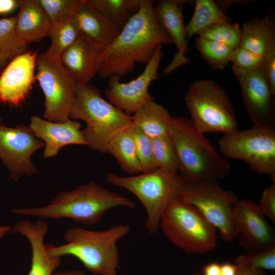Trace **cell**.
I'll use <instances>...</instances> for the list:
<instances>
[{
    "instance_id": "cell-3",
    "label": "cell",
    "mask_w": 275,
    "mask_h": 275,
    "mask_svg": "<svg viewBox=\"0 0 275 275\" xmlns=\"http://www.w3.org/2000/svg\"><path fill=\"white\" fill-rule=\"evenodd\" d=\"M130 231L128 225L120 224L103 230H90L74 227L66 230L65 243L46 244L51 257H73L96 275H118L120 257L117 243Z\"/></svg>"
},
{
    "instance_id": "cell-35",
    "label": "cell",
    "mask_w": 275,
    "mask_h": 275,
    "mask_svg": "<svg viewBox=\"0 0 275 275\" xmlns=\"http://www.w3.org/2000/svg\"><path fill=\"white\" fill-rule=\"evenodd\" d=\"M263 58L238 46L233 50L231 62L233 67L245 71H252L260 69Z\"/></svg>"
},
{
    "instance_id": "cell-33",
    "label": "cell",
    "mask_w": 275,
    "mask_h": 275,
    "mask_svg": "<svg viewBox=\"0 0 275 275\" xmlns=\"http://www.w3.org/2000/svg\"><path fill=\"white\" fill-rule=\"evenodd\" d=\"M51 25L63 23L72 18L81 0H38Z\"/></svg>"
},
{
    "instance_id": "cell-8",
    "label": "cell",
    "mask_w": 275,
    "mask_h": 275,
    "mask_svg": "<svg viewBox=\"0 0 275 275\" xmlns=\"http://www.w3.org/2000/svg\"><path fill=\"white\" fill-rule=\"evenodd\" d=\"M159 228L171 242L187 253L208 252L217 243V229L195 207L180 200L167 207Z\"/></svg>"
},
{
    "instance_id": "cell-45",
    "label": "cell",
    "mask_w": 275,
    "mask_h": 275,
    "mask_svg": "<svg viewBox=\"0 0 275 275\" xmlns=\"http://www.w3.org/2000/svg\"><path fill=\"white\" fill-rule=\"evenodd\" d=\"M9 60L8 58L0 51V69L7 63Z\"/></svg>"
},
{
    "instance_id": "cell-11",
    "label": "cell",
    "mask_w": 275,
    "mask_h": 275,
    "mask_svg": "<svg viewBox=\"0 0 275 275\" xmlns=\"http://www.w3.org/2000/svg\"><path fill=\"white\" fill-rule=\"evenodd\" d=\"M180 200L195 207L219 231L224 241L237 237L232 215L239 199L234 193L223 189L218 181L187 183Z\"/></svg>"
},
{
    "instance_id": "cell-42",
    "label": "cell",
    "mask_w": 275,
    "mask_h": 275,
    "mask_svg": "<svg viewBox=\"0 0 275 275\" xmlns=\"http://www.w3.org/2000/svg\"><path fill=\"white\" fill-rule=\"evenodd\" d=\"M237 267L235 264L225 263L221 264V275H236Z\"/></svg>"
},
{
    "instance_id": "cell-6",
    "label": "cell",
    "mask_w": 275,
    "mask_h": 275,
    "mask_svg": "<svg viewBox=\"0 0 275 275\" xmlns=\"http://www.w3.org/2000/svg\"><path fill=\"white\" fill-rule=\"evenodd\" d=\"M110 184L133 194L142 204L146 212L145 227L150 234L159 228L161 217L167 207L180 200L187 185L179 173L160 169L131 176L107 174Z\"/></svg>"
},
{
    "instance_id": "cell-15",
    "label": "cell",
    "mask_w": 275,
    "mask_h": 275,
    "mask_svg": "<svg viewBox=\"0 0 275 275\" xmlns=\"http://www.w3.org/2000/svg\"><path fill=\"white\" fill-rule=\"evenodd\" d=\"M241 87L244 105L254 126L274 128L273 97L261 71H245L232 66Z\"/></svg>"
},
{
    "instance_id": "cell-13",
    "label": "cell",
    "mask_w": 275,
    "mask_h": 275,
    "mask_svg": "<svg viewBox=\"0 0 275 275\" xmlns=\"http://www.w3.org/2000/svg\"><path fill=\"white\" fill-rule=\"evenodd\" d=\"M162 56V45H160L146 65L143 72L128 82H120L121 78L116 76L109 77L105 91L108 102L130 116L146 103L154 100L148 88L150 84L157 78Z\"/></svg>"
},
{
    "instance_id": "cell-7",
    "label": "cell",
    "mask_w": 275,
    "mask_h": 275,
    "mask_svg": "<svg viewBox=\"0 0 275 275\" xmlns=\"http://www.w3.org/2000/svg\"><path fill=\"white\" fill-rule=\"evenodd\" d=\"M191 121L198 131L229 134L238 129L235 112L225 90L211 79L194 82L184 97Z\"/></svg>"
},
{
    "instance_id": "cell-12",
    "label": "cell",
    "mask_w": 275,
    "mask_h": 275,
    "mask_svg": "<svg viewBox=\"0 0 275 275\" xmlns=\"http://www.w3.org/2000/svg\"><path fill=\"white\" fill-rule=\"evenodd\" d=\"M44 146V143L24 124L15 127L0 124V158L14 181H18L22 176H31L37 172L31 157Z\"/></svg>"
},
{
    "instance_id": "cell-38",
    "label": "cell",
    "mask_w": 275,
    "mask_h": 275,
    "mask_svg": "<svg viewBox=\"0 0 275 275\" xmlns=\"http://www.w3.org/2000/svg\"><path fill=\"white\" fill-rule=\"evenodd\" d=\"M260 70L275 95V53L263 58Z\"/></svg>"
},
{
    "instance_id": "cell-28",
    "label": "cell",
    "mask_w": 275,
    "mask_h": 275,
    "mask_svg": "<svg viewBox=\"0 0 275 275\" xmlns=\"http://www.w3.org/2000/svg\"><path fill=\"white\" fill-rule=\"evenodd\" d=\"M47 37L51 41L46 52L60 59L62 53L80 37L74 16L63 23L51 25Z\"/></svg>"
},
{
    "instance_id": "cell-2",
    "label": "cell",
    "mask_w": 275,
    "mask_h": 275,
    "mask_svg": "<svg viewBox=\"0 0 275 275\" xmlns=\"http://www.w3.org/2000/svg\"><path fill=\"white\" fill-rule=\"evenodd\" d=\"M119 207L134 209L135 203L94 181L69 191L59 192L46 206L12 210L14 214L58 220L68 218L84 225L98 224L108 210Z\"/></svg>"
},
{
    "instance_id": "cell-27",
    "label": "cell",
    "mask_w": 275,
    "mask_h": 275,
    "mask_svg": "<svg viewBox=\"0 0 275 275\" xmlns=\"http://www.w3.org/2000/svg\"><path fill=\"white\" fill-rule=\"evenodd\" d=\"M110 21L122 29L135 14L143 0H89Z\"/></svg>"
},
{
    "instance_id": "cell-16",
    "label": "cell",
    "mask_w": 275,
    "mask_h": 275,
    "mask_svg": "<svg viewBox=\"0 0 275 275\" xmlns=\"http://www.w3.org/2000/svg\"><path fill=\"white\" fill-rule=\"evenodd\" d=\"M36 52L25 51L12 59L0 75V101L13 106L25 100L36 79Z\"/></svg>"
},
{
    "instance_id": "cell-41",
    "label": "cell",
    "mask_w": 275,
    "mask_h": 275,
    "mask_svg": "<svg viewBox=\"0 0 275 275\" xmlns=\"http://www.w3.org/2000/svg\"><path fill=\"white\" fill-rule=\"evenodd\" d=\"M203 275H221V264L212 262L207 264L203 268Z\"/></svg>"
},
{
    "instance_id": "cell-19",
    "label": "cell",
    "mask_w": 275,
    "mask_h": 275,
    "mask_svg": "<svg viewBox=\"0 0 275 275\" xmlns=\"http://www.w3.org/2000/svg\"><path fill=\"white\" fill-rule=\"evenodd\" d=\"M29 127L37 138L44 141V158L56 156L65 146H87L80 129L81 124L74 120L70 119L65 122H54L34 115L31 118Z\"/></svg>"
},
{
    "instance_id": "cell-30",
    "label": "cell",
    "mask_w": 275,
    "mask_h": 275,
    "mask_svg": "<svg viewBox=\"0 0 275 275\" xmlns=\"http://www.w3.org/2000/svg\"><path fill=\"white\" fill-rule=\"evenodd\" d=\"M28 44L17 35L15 16L0 19V51L9 60L26 51Z\"/></svg>"
},
{
    "instance_id": "cell-24",
    "label": "cell",
    "mask_w": 275,
    "mask_h": 275,
    "mask_svg": "<svg viewBox=\"0 0 275 275\" xmlns=\"http://www.w3.org/2000/svg\"><path fill=\"white\" fill-rule=\"evenodd\" d=\"M171 116L161 104L151 101L136 111L132 123L151 139L169 134L168 123Z\"/></svg>"
},
{
    "instance_id": "cell-14",
    "label": "cell",
    "mask_w": 275,
    "mask_h": 275,
    "mask_svg": "<svg viewBox=\"0 0 275 275\" xmlns=\"http://www.w3.org/2000/svg\"><path fill=\"white\" fill-rule=\"evenodd\" d=\"M232 219L239 242L248 253L275 246V231L258 205L247 200H238Z\"/></svg>"
},
{
    "instance_id": "cell-46",
    "label": "cell",
    "mask_w": 275,
    "mask_h": 275,
    "mask_svg": "<svg viewBox=\"0 0 275 275\" xmlns=\"http://www.w3.org/2000/svg\"><path fill=\"white\" fill-rule=\"evenodd\" d=\"M0 122H1V119H0Z\"/></svg>"
},
{
    "instance_id": "cell-18",
    "label": "cell",
    "mask_w": 275,
    "mask_h": 275,
    "mask_svg": "<svg viewBox=\"0 0 275 275\" xmlns=\"http://www.w3.org/2000/svg\"><path fill=\"white\" fill-rule=\"evenodd\" d=\"M187 1L162 0L154 6L156 18L170 37L177 52L163 72L169 74L181 65L188 63L185 54L188 51L186 27L184 23L183 5Z\"/></svg>"
},
{
    "instance_id": "cell-4",
    "label": "cell",
    "mask_w": 275,
    "mask_h": 275,
    "mask_svg": "<svg viewBox=\"0 0 275 275\" xmlns=\"http://www.w3.org/2000/svg\"><path fill=\"white\" fill-rule=\"evenodd\" d=\"M168 128L176 151L179 173L187 183L218 181L229 174L230 162L217 153L191 120L171 117Z\"/></svg>"
},
{
    "instance_id": "cell-25",
    "label": "cell",
    "mask_w": 275,
    "mask_h": 275,
    "mask_svg": "<svg viewBox=\"0 0 275 275\" xmlns=\"http://www.w3.org/2000/svg\"><path fill=\"white\" fill-rule=\"evenodd\" d=\"M107 153L115 158L124 172L131 174L142 173L134 141L126 130L113 137L108 145Z\"/></svg>"
},
{
    "instance_id": "cell-10",
    "label": "cell",
    "mask_w": 275,
    "mask_h": 275,
    "mask_svg": "<svg viewBox=\"0 0 275 275\" xmlns=\"http://www.w3.org/2000/svg\"><path fill=\"white\" fill-rule=\"evenodd\" d=\"M37 79L45 97L43 117L48 121L69 120L76 98L77 85L62 66L60 60L45 51L37 59Z\"/></svg>"
},
{
    "instance_id": "cell-34",
    "label": "cell",
    "mask_w": 275,
    "mask_h": 275,
    "mask_svg": "<svg viewBox=\"0 0 275 275\" xmlns=\"http://www.w3.org/2000/svg\"><path fill=\"white\" fill-rule=\"evenodd\" d=\"M126 130L132 136L142 173H149L157 169L153 152L152 139L133 124Z\"/></svg>"
},
{
    "instance_id": "cell-29",
    "label": "cell",
    "mask_w": 275,
    "mask_h": 275,
    "mask_svg": "<svg viewBox=\"0 0 275 275\" xmlns=\"http://www.w3.org/2000/svg\"><path fill=\"white\" fill-rule=\"evenodd\" d=\"M195 47L214 69L223 70L231 62L233 49L218 42L197 37Z\"/></svg>"
},
{
    "instance_id": "cell-43",
    "label": "cell",
    "mask_w": 275,
    "mask_h": 275,
    "mask_svg": "<svg viewBox=\"0 0 275 275\" xmlns=\"http://www.w3.org/2000/svg\"><path fill=\"white\" fill-rule=\"evenodd\" d=\"M53 275H88L79 270H71L65 271L54 272Z\"/></svg>"
},
{
    "instance_id": "cell-9",
    "label": "cell",
    "mask_w": 275,
    "mask_h": 275,
    "mask_svg": "<svg viewBox=\"0 0 275 275\" xmlns=\"http://www.w3.org/2000/svg\"><path fill=\"white\" fill-rule=\"evenodd\" d=\"M225 158L245 162L255 172L275 179V129L253 127L224 134L218 141Z\"/></svg>"
},
{
    "instance_id": "cell-20",
    "label": "cell",
    "mask_w": 275,
    "mask_h": 275,
    "mask_svg": "<svg viewBox=\"0 0 275 275\" xmlns=\"http://www.w3.org/2000/svg\"><path fill=\"white\" fill-rule=\"evenodd\" d=\"M48 230L47 223L41 219H21L11 227L10 233L22 235L31 245V264L28 275H53L61 264V258L51 257L47 253L44 238Z\"/></svg>"
},
{
    "instance_id": "cell-32",
    "label": "cell",
    "mask_w": 275,
    "mask_h": 275,
    "mask_svg": "<svg viewBox=\"0 0 275 275\" xmlns=\"http://www.w3.org/2000/svg\"><path fill=\"white\" fill-rule=\"evenodd\" d=\"M197 35L199 37L223 43L234 49L239 46L241 29L238 23H224L207 27Z\"/></svg>"
},
{
    "instance_id": "cell-1",
    "label": "cell",
    "mask_w": 275,
    "mask_h": 275,
    "mask_svg": "<svg viewBox=\"0 0 275 275\" xmlns=\"http://www.w3.org/2000/svg\"><path fill=\"white\" fill-rule=\"evenodd\" d=\"M172 44L156 18L153 2L143 0L138 11L101 55L98 74L102 78H121L132 71L136 63L146 65L158 46Z\"/></svg>"
},
{
    "instance_id": "cell-21",
    "label": "cell",
    "mask_w": 275,
    "mask_h": 275,
    "mask_svg": "<svg viewBox=\"0 0 275 275\" xmlns=\"http://www.w3.org/2000/svg\"><path fill=\"white\" fill-rule=\"evenodd\" d=\"M60 60L77 85L89 83L98 73L100 58L81 36L62 53Z\"/></svg>"
},
{
    "instance_id": "cell-5",
    "label": "cell",
    "mask_w": 275,
    "mask_h": 275,
    "mask_svg": "<svg viewBox=\"0 0 275 275\" xmlns=\"http://www.w3.org/2000/svg\"><path fill=\"white\" fill-rule=\"evenodd\" d=\"M70 118L86 122L81 132L87 146L102 153H107L109 143L116 134L132 124L131 116L105 100L99 89L90 83L77 85Z\"/></svg>"
},
{
    "instance_id": "cell-31",
    "label": "cell",
    "mask_w": 275,
    "mask_h": 275,
    "mask_svg": "<svg viewBox=\"0 0 275 275\" xmlns=\"http://www.w3.org/2000/svg\"><path fill=\"white\" fill-rule=\"evenodd\" d=\"M154 160L157 169L179 173L177 156L173 142L169 134L152 139Z\"/></svg>"
},
{
    "instance_id": "cell-26",
    "label": "cell",
    "mask_w": 275,
    "mask_h": 275,
    "mask_svg": "<svg viewBox=\"0 0 275 275\" xmlns=\"http://www.w3.org/2000/svg\"><path fill=\"white\" fill-rule=\"evenodd\" d=\"M231 19L213 0H197L193 15L186 27L187 40L210 26L230 23Z\"/></svg>"
},
{
    "instance_id": "cell-44",
    "label": "cell",
    "mask_w": 275,
    "mask_h": 275,
    "mask_svg": "<svg viewBox=\"0 0 275 275\" xmlns=\"http://www.w3.org/2000/svg\"><path fill=\"white\" fill-rule=\"evenodd\" d=\"M11 227L9 226H0V238L10 233Z\"/></svg>"
},
{
    "instance_id": "cell-17",
    "label": "cell",
    "mask_w": 275,
    "mask_h": 275,
    "mask_svg": "<svg viewBox=\"0 0 275 275\" xmlns=\"http://www.w3.org/2000/svg\"><path fill=\"white\" fill-rule=\"evenodd\" d=\"M80 36L100 58L113 42L122 29L116 25L89 0H81L74 15Z\"/></svg>"
},
{
    "instance_id": "cell-39",
    "label": "cell",
    "mask_w": 275,
    "mask_h": 275,
    "mask_svg": "<svg viewBox=\"0 0 275 275\" xmlns=\"http://www.w3.org/2000/svg\"><path fill=\"white\" fill-rule=\"evenodd\" d=\"M235 264L237 267L236 275H265L264 270L252 266L243 255L236 258Z\"/></svg>"
},
{
    "instance_id": "cell-37",
    "label": "cell",
    "mask_w": 275,
    "mask_h": 275,
    "mask_svg": "<svg viewBox=\"0 0 275 275\" xmlns=\"http://www.w3.org/2000/svg\"><path fill=\"white\" fill-rule=\"evenodd\" d=\"M262 212L272 223L275 222V184L270 185L262 192L259 205Z\"/></svg>"
},
{
    "instance_id": "cell-22",
    "label": "cell",
    "mask_w": 275,
    "mask_h": 275,
    "mask_svg": "<svg viewBox=\"0 0 275 275\" xmlns=\"http://www.w3.org/2000/svg\"><path fill=\"white\" fill-rule=\"evenodd\" d=\"M16 16V31L21 41L29 44L47 37L50 21L38 0H22Z\"/></svg>"
},
{
    "instance_id": "cell-23",
    "label": "cell",
    "mask_w": 275,
    "mask_h": 275,
    "mask_svg": "<svg viewBox=\"0 0 275 275\" xmlns=\"http://www.w3.org/2000/svg\"><path fill=\"white\" fill-rule=\"evenodd\" d=\"M241 29L239 46L263 58L275 53V24L269 16L253 18Z\"/></svg>"
},
{
    "instance_id": "cell-40",
    "label": "cell",
    "mask_w": 275,
    "mask_h": 275,
    "mask_svg": "<svg viewBox=\"0 0 275 275\" xmlns=\"http://www.w3.org/2000/svg\"><path fill=\"white\" fill-rule=\"evenodd\" d=\"M21 1L0 0V15L11 13L19 7Z\"/></svg>"
},
{
    "instance_id": "cell-36",
    "label": "cell",
    "mask_w": 275,
    "mask_h": 275,
    "mask_svg": "<svg viewBox=\"0 0 275 275\" xmlns=\"http://www.w3.org/2000/svg\"><path fill=\"white\" fill-rule=\"evenodd\" d=\"M243 255L246 260L256 268L263 270L275 269V246Z\"/></svg>"
}]
</instances>
